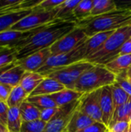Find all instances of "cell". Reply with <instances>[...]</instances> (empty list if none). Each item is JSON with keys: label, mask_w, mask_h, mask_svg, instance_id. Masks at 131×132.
<instances>
[{"label": "cell", "mask_w": 131, "mask_h": 132, "mask_svg": "<svg viewBox=\"0 0 131 132\" xmlns=\"http://www.w3.org/2000/svg\"><path fill=\"white\" fill-rule=\"evenodd\" d=\"M76 26L77 22H76L55 20L19 44L16 48L17 60H22L40 50L50 48L57 40L71 32Z\"/></svg>", "instance_id": "6da1fadb"}, {"label": "cell", "mask_w": 131, "mask_h": 132, "mask_svg": "<svg viewBox=\"0 0 131 132\" xmlns=\"http://www.w3.org/2000/svg\"><path fill=\"white\" fill-rule=\"evenodd\" d=\"M128 25H131V9H117L100 15L90 16L77 22V26L83 29L88 38L98 32L117 30Z\"/></svg>", "instance_id": "7a4b0ae2"}, {"label": "cell", "mask_w": 131, "mask_h": 132, "mask_svg": "<svg viewBox=\"0 0 131 132\" xmlns=\"http://www.w3.org/2000/svg\"><path fill=\"white\" fill-rule=\"evenodd\" d=\"M116 78L117 75L110 72L105 66L94 65L81 75L75 84L74 90L84 94H89L113 85L116 82Z\"/></svg>", "instance_id": "3957f363"}, {"label": "cell", "mask_w": 131, "mask_h": 132, "mask_svg": "<svg viewBox=\"0 0 131 132\" xmlns=\"http://www.w3.org/2000/svg\"><path fill=\"white\" fill-rule=\"evenodd\" d=\"M130 37L131 25L117 29L95 54L85 60L94 65L105 66L107 63L118 56L121 47Z\"/></svg>", "instance_id": "277c9868"}, {"label": "cell", "mask_w": 131, "mask_h": 132, "mask_svg": "<svg viewBox=\"0 0 131 132\" xmlns=\"http://www.w3.org/2000/svg\"><path fill=\"white\" fill-rule=\"evenodd\" d=\"M93 66L94 64L86 60H82L66 67L53 70L49 72L45 77H49L57 80L66 89L74 90L75 84L81 75Z\"/></svg>", "instance_id": "5b68a950"}, {"label": "cell", "mask_w": 131, "mask_h": 132, "mask_svg": "<svg viewBox=\"0 0 131 132\" xmlns=\"http://www.w3.org/2000/svg\"><path fill=\"white\" fill-rule=\"evenodd\" d=\"M86 41L83 44L76 47L75 50H73V51L66 53L57 54L54 56L52 55L48 59L45 65L42 68H40L37 71V73L45 77L49 72L53 70L66 67L70 64L84 60L86 58Z\"/></svg>", "instance_id": "8992f818"}, {"label": "cell", "mask_w": 131, "mask_h": 132, "mask_svg": "<svg viewBox=\"0 0 131 132\" xmlns=\"http://www.w3.org/2000/svg\"><path fill=\"white\" fill-rule=\"evenodd\" d=\"M56 12L52 11H41V10H32V12L15 24L11 30L15 31H30L36 29L42 26L49 24L55 20Z\"/></svg>", "instance_id": "52a82bcc"}, {"label": "cell", "mask_w": 131, "mask_h": 132, "mask_svg": "<svg viewBox=\"0 0 131 132\" xmlns=\"http://www.w3.org/2000/svg\"><path fill=\"white\" fill-rule=\"evenodd\" d=\"M87 39L83 29L76 26L71 32L57 40L50 47V51L53 56L69 53L83 44Z\"/></svg>", "instance_id": "ba28073f"}, {"label": "cell", "mask_w": 131, "mask_h": 132, "mask_svg": "<svg viewBox=\"0 0 131 132\" xmlns=\"http://www.w3.org/2000/svg\"><path fill=\"white\" fill-rule=\"evenodd\" d=\"M80 100L59 107L55 116L48 122L42 132H64L73 114L78 108Z\"/></svg>", "instance_id": "9c48e42d"}, {"label": "cell", "mask_w": 131, "mask_h": 132, "mask_svg": "<svg viewBox=\"0 0 131 132\" xmlns=\"http://www.w3.org/2000/svg\"><path fill=\"white\" fill-rule=\"evenodd\" d=\"M102 89L89 94H85L80 100L79 110L93 119L94 121L103 123L102 111L100 108V95Z\"/></svg>", "instance_id": "30bf717a"}, {"label": "cell", "mask_w": 131, "mask_h": 132, "mask_svg": "<svg viewBox=\"0 0 131 132\" xmlns=\"http://www.w3.org/2000/svg\"><path fill=\"white\" fill-rule=\"evenodd\" d=\"M50 24V23H49ZM47 25L42 26L36 29L30 31H15V30H8L0 33V47H11L16 49L21 43H22L26 39L29 38L38 31L41 30Z\"/></svg>", "instance_id": "8fae6325"}, {"label": "cell", "mask_w": 131, "mask_h": 132, "mask_svg": "<svg viewBox=\"0 0 131 132\" xmlns=\"http://www.w3.org/2000/svg\"><path fill=\"white\" fill-rule=\"evenodd\" d=\"M52 56L50 48L36 52L22 60H17V63L22 67L25 72H37L42 68L48 59Z\"/></svg>", "instance_id": "7c38bea8"}, {"label": "cell", "mask_w": 131, "mask_h": 132, "mask_svg": "<svg viewBox=\"0 0 131 132\" xmlns=\"http://www.w3.org/2000/svg\"><path fill=\"white\" fill-rule=\"evenodd\" d=\"M25 71L17 61L0 69V84L9 85L12 87L20 84Z\"/></svg>", "instance_id": "4fadbf2b"}, {"label": "cell", "mask_w": 131, "mask_h": 132, "mask_svg": "<svg viewBox=\"0 0 131 132\" xmlns=\"http://www.w3.org/2000/svg\"><path fill=\"white\" fill-rule=\"evenodd\" d=\"M100 108L103 123L108 128L113 117V102L110 86L102 88L100 95Z\"/></svg>", "instance_id": "5bb4252c"}, {"label": "cell", "mask_w": 131, "mask_h": 132, "mask_svg": "<svg viewBox=\"0 0 131 132\" xmlns=\"http://www.w3.org/2000/svg\"><path fill=\"white\" fill-rule=\"evenodd\" d=\"M40 2L32 0H0V12L5 14L33 9Z\"/></svg>", "instance_id": "9a60e30c"}, {"label": "cell", "mask_w": 131, "mask_h": 132, "mask_svg": "<svg viewBox=\"0 0 131 132\" xmlns=\"http://www.w3.org/2000/svg\"><path fill=\"white\" fill-rule=\"evenodd\" d=\"M116 30L112 31H107V32H101L95 34L92 37H90L86 41V58L90 57L93 54H95L107 42V40L111 36V35L115 32Z\"/></svg>", "instance_id": "2e32d148"}, {"label": "cell", "mask_w": 131, "mask_h": 132, "mask_svg": "<svg viewBox=\"0 0 131 132\" xmlns=\"http://www.w3.org/2000/svg\"><path fill=\"white\" fill-rule=\"evenodd\" d=\"M80 0H64L54 10L56 20L63 22H76L77 20L73 15V10L80 3Z\"/></svg>", "instance_id": "e0dca14e"}, {"label": "cell", "mask_w": 131, "mask_h": 132, "mask_svg": "<svg viewBox=\"0 0 131 132\" xmlns=\"http://www.w3.org/2000/svg\"><path fill=\"white\" fill-rule=\"evenodd\" d=\"M94 122L95 121L93 119L81 112L79 108H77L71 118L69 124L67 125L64 132H79Z\"/></svg>", "instance_id": "ac0fdd59"}, {"label": "cell", "mask_w": 131, "mask_h": 132, "mask_svg": "<svg viewBox=\"0 0 131 132\" xmlns=\"http://www.w3.org/2000/svg\"><path fill=\"white\" fill-rule=\"evenodd\" d=\"M64 89H66V87L57 80L46 77L29 96L51 95Z\"/></svg>", "instance_id": "d6986e66"}, {"label": "cell", "mask_w": 131, "mask_h": 132, "mask_svg": "<svg viewBox=\"0 0 131 132\" xmlns=\"http://www.w3.org/2000/svg\"><path fill=\"white\" fill-rule=\"evenodd\" d=\"M32 12V9L22 10L15 12L5 13L0 15V33L10 30L15 24H16L26 15H29Z\"/></svg>", "instance_id": "ffe728a7"}, {"label": "cell", "mask_w": 131, "mask_h": 132, "mask_svg": "<svg viewBox=\"0 0 131 132\" xmlns=\"http://www.w3.org/2000/svg\"><path fill=\"white\" fill-rule=\"evenodd\" d=\"M83 95L84 94L80 93L75 90H70L66 88L63 90H60L49 96L54 101L56 105L59 108L80 100Z\"/></svg>", "instance_id": "44dd1931"}, {"label": "cell", "mask_w": 131, "mask_h": 132, "mask_svg": "<svg viewBox=\"0 0 131 132\" xmlns=\"http://www.w3.org/2000/svg\"><path fill=\"white\" fill-rule=\"evenodd\" d=\"M105 67L115 75L125 73L131 67V54L119 56L107 63Z\"/></svg>", "instance_id": "7402d4cb"}, {"label": "cell", "mask_w": 131, "mask_h": 132, "mask_svg": "<svg viewBox=\"0 0 131 132\" xmlns=\"http://www.w3.org/2000/svg\"><path fill=\"white\" fill-rule=\"evenodd\" d=\"M45 78L37 72H25L19 85L30 95Z\"/></svg>", "instance_id": "603a6c76"}, {"label": "cell", "mask_w": 131, "mask_h": 132, "mask_svg": "<svg viewBox=\"0 0 131 132\" xmlns=\"http://www.w3.org/2000/svg\"><path fill=\"white\" fill-rule=\"evenodd\" d=\"M29 94L25 92V90L20 86L18 85L14 87L6 101V104L9 108H19L21 104L25 102Z\"/></svg>", "instance_id": "cb8c5ba5"}, {"label": "cell", "mask_w": 131, "mask_h": 132, "mask_svg": "<svg viewBox=\"0 0 131 132\" xmlns=\"http://www.w3.org/2000/svg\"><path fill=\"white\" fill-rule=\"evenodd\" d=\"M19 111L23 122H29L40 119V110L27 101L21 104Z\"/></svg>", "instance_id": "d4e9b609"}, {"label": "cell", "mask_w": 131, "mask_h": 132, "mask_svg": "<svg viewBox=\"0 0 131 132\" xmlns=\"http://www.w3.org/2000/svg\"><path fill=\"white\" fill-rule=\"evenodd\" d=\"M22 122L19 108H9L6 124L8 132H19Z\"/></svg>", "instance_id": "484cf974"}, {"label": "cell", "mask_w": 131, "mask_h": 132, "mask_svg": "<svg viewBox=\"0 0 131 132\" xmlns=\"http://www.w3.org/2000/svg\"><path fill=\"white\" fill-rule=\"evenodd\" d=\"M117 5L115 2L111 0H93V9L90 16L100 15L114 10H117Z\"/></svg>", "instance_id": "4316f807"}, {"label": "cell", "mask_w": 131, "mask_h": 132, "mask_svg": "<svg viewBox=\"0 0 131 132\" xmlns=\"http://www.w3.org/2000/svg\"><path fill=\"white\" fill-rule=\"evenodd\" d=\"M112 96H113V114L114 112L123 104H126L131 97L127 94L116 82L110 86Z\"/></svg>", "instance_id": "83f0119b"}, {"label": "cell", "mask_w": 131, "mask_h": 132, "mask_svg": "<svg viewBox=\"0 0 131 132\" xmlns=\"http://www.w3.org/2000/svg\"><path fill=\"white\" fill-rule=\"evenodd\" d=\"M29 103L35 105L40 111L46 108H59L49 95H37L29 96L27 100Z\"/></svg>", "instance_id": "f1b7e54d"}, {"label": "cell", "mask_w": 131, "mask_h": 132, "mask_svg": "<svg viewBox=\"0 0 131 132\" xmlns=\"http://www.w3.org/2000/svg\"><path fill=\"white\" fill-rule=\"evenodd\" d=\"M93 3V1L92 0H83L80 2L73 10V15L77 20V22L90 16Z\"/></svg>", "instance_id": "f546056e"}, {"label": "cell", "mask_w": 131, "mask_h": 132, "mask_svg": "<svg viewBox=\"0 0 131 132\" xmlns=\"http://www.w3.org/2000/svg\"><path fill=\"white\" fill-rule=\"evenodd\" d=\"M131 120V97L130 100L122 106H120L115 112L110 126L118 121L130 122ZM109 128V127H108Z\"/></svg>", "instance_id": "4dcf8cb0"}, {"label": "cell", "mask_w": 131, "mask_h": 132, "mask_svg": "<svg viewBox=\"0 0 131 132\" xmlns=\"http://www.w3.org/2000/svg\"><path fill=\"white\" fill-rule=\"evenodd\" d=\"M17 50L11 47H0V69L17 61Z\"/></svg>", "instance_id": "1f68e13d"}, {"label": "cell", "mask_w": 131, "mask_h": 132, "mask_svg": "<svg viewBox=\"0 0 131 132\" xmlns=\"http://www.w3.org/2000/svg\"><path fill=\"white\" fill-rule=\"evenodd\" d=\"M46 123L39 119L29 122H22L19 132H42Z\"/></svg>", "instance_id": "d6a6232c"}, {"label": "cell", "mask_w": 131, "mask_h": 132, "mask_svg": "<svg viewBox=\"0 0 131 132\" xmlns=\"http://www.w3.org/2000/svg\"><path fill=\"white\" fill-rule=\"evenodd\" d=\"M64 0H42L32 10L52 11L60 5Z\"/></svg>", "instance_id": "836d02e7"}, {"label": "cell", "mask_w": 131, "mask_h": 132, "mask_svg": "<svg viewBox=\"0 0 131 132\" xmlns=\"http://www.w3.org/2000/svg\"><path fill=\"white\" fill-rule=\"evenodd\" d=\"M116 83L131 97V83L127 77V72L117 75Z\"/></svg>", "instance_id": "e575fe53"}, {"label": "cell", "mask_w": 131, "mask_h": 132, "mask_svg": "<svg viewBox=\"0 0 131 132\" xmlns=\"http://www.w3.org/2000/svg\"><path fill=\"white\" fill-rule=\"evenodd\" d=\"M59 108H46L40 111V120L42 121L48 123L57 113Z\"/></svg>", "instance_id": "d590c367"}, {"label": "cell", "mask_w": 131, "mask_h": 132, "mask_svg": "<svg viewBox=\"0 0 131 132\" xmlns=\"http://www.w3.org/2000/svg\"><path fill=\"white\" fill-rule=\"evenodd\" d=\"M79 132H108V128L103 123L95 121L93 124Z\"/></svg>", "instance_id": "8d00e7d4"}, {"label": "cell", "mask_w": 131, "mask_h": 132, "mask_svg": "<svg viewBox=\"0 0 131 132\" xmlns=\"http://www.w3.org/2000/svg\"><path fill=\"white\" fill-rule=\"evenodd\" d=\"M130 127V123L127 121L116 122L108 128V132H125Z\"/></svg>", "instance_id": "74e56055"}, {"label": "cell", "mask_w": 131, "mask_h": 132, "mask_svg": "<svg viewBox=\"0 0 131 132\" xmlns=\"http://www.w3.org/2000/svg\"><path fill=\"white\" fill-rule=\"evenodd\" d=\"M9 108L6 102L0 101V121L6 126Z\"/></svg>", "instance_id": "f35d334b"}, {"label": "cell", "mask_w": 131, "mask_h": 132, "mask_svg": "<svg viewBox=\"0 0 131 132\" xmlns=\"http://www.w3.org/2000/svg\"><path fill=\"white\" fill-rule=\"evenodd\" d=\"M12 88L13 87L9 85L0 84V101L6 102Z\"/></svg>", "instance_id": "ab89813d"}, {"label": "cell", "mask_w": 131, "mask_h": 132, "mask_svg": "<svg viewBox=\"0 0 131 132\" xmlns=\"http://www.w3.org/2000/svg\"><path fill=\"white\" fill-rule=\"evenodd\" d=\"M128 54H131V37L124 43L118 53V56Z\"/></svg>", "instance_id": "60d3db41"}, {"label": "cell", "mask_w": 131, "mask_h": 132, "mask_svg": "<svg viewBox=\"0 0 131 132\" xmlns=\"http://www.w3.org/2000/svg\"><path fill=\"white\" fill-rule=\"evenodd\" d=\"M0 131L1 132H8L6 126H5L4 124H2L1 121H0Z\"/></svg>", "instance_id": "b9f144b4"}, {"label": "cell", "mask_w": 131, "mask_h": 132, "mask_svg": "<svg viewBox=\"0 0 131 132\" xmlns=\"http://www.w3.org/2000/svg\"><path fill=\"white\" fill-rule=\"evenodd\" d=\"M127 75L128 77H130L131 78V67L128 69V70L127 71Z\"/></svg>", "instance_id": "7bdbcfd3"}, {"label": "cell", "mask_w": 131, "mask_h": 132, "mask_svg": "<svg viewBox=\"0 0 131 132\" xmlns=\"http://www.w3.org/2000/svg\"><path fill=\"white\" fill-rule=\"evenodd\" d=\"M125 132H131V130L130 129V127H129V128H128V129H127V130Z\"/></svg>", "instance_id": "ee69618b"}, {"label": "cell", "mask_w": 131, "mask_h": 132, "mask_svg": "<svg viewBox=\"0 0 131 132\" xmlns=\"http://www.w3.org/2000/svg\"><path fill=\"white\" fill-rule=\"evenodd\" d=\"M128 79H129V80L130 81V83H131V78H130V77H128Z\"/></svg>", "instance_id": "f6af8a7d"}, {"label": "cell", "mask_w": 131, "mask_h": 132, "mask_svg": "<svg viewBox=\"0 0 131 132\" xmlns=\"http://www.w3.org/2000/svg\"><path fill=\"white\" fill-rule=\"evenodd\" d=\"M130 129L131 130V123H130Z\"/></svg>", "instance_id": "bcb514c9"}, {"label": "cell", "mask_w": 131, "mask_h": 132, "mask_svg": "<svg viewBox=\"0 0 131 132\" xmlns=\"http://www.w3.org/2000/svg\"><path fill=\"white\" fill-rule=\"evenodd\" d=\"M3 14H4V13H1V12H0V15H3Z\"/></svg>", "instance_id": "7dc6e473"}, {"label": "cell", "mask_w": 131, "mask_h": 132, "mask_svg": "<svg viewBox=\"0 0 131 132\" xmlns=\"http://www.w3.org/2000/svg\"><path fill=\"white\" fill-rule=\"evenodd\" d=\"M130 123H131V120H130Z\"/></svg>", "instance_id": "c3c4849f"}, {"label": "cell", "mask_w": 131, "mask_h": 132, "mask_svg": "<svg viewBox=\"0 0 131 132\" xmlns=\"http://www.w3.org/2000/svg\"><path fill=\"white\" fill-rule=\"evenodd\" d=\"M0 132H1V131H0Z\"/></svg>", "instance_id": "681fc988"}]
</instances>
